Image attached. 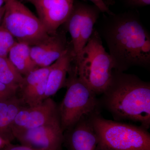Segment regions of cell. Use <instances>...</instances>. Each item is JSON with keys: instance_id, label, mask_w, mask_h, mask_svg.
<instances>
[{"instance_id": "obj_20", "label": "cell", "mask_w": 150, "mask_h": 150, "mask_svg": "<svg viewBox=\"0 0 150 150\" xmlns=\"http://www.w3.org/2000/svg\"><path fill=\"white\" fill-rule=\"evenodd\" d=\"M93 3L94 5L98 8L101 12L108 14L109 15L113 14L103 0H89Z\"/></svg>"}, {"instance_id": "obj_19", "label": "cell", "mask_w": 150, "mask_h": 150, "mask_svg": "<svg viewBox=\"0 0 150 150\" xmlns=\"http://www.w3.org/2000/svg\"><path fill=\"white\" fill-rule=\"evenodd\" d=\"M18 90L6 85L0 81V100L16 95Z\"/></svg>"}, {"instance_id": "obj_15", "label": "cell", "mask_w": 150, "mask_h": 150, "mask_svg": "<svg viewBox=\"0 0 150 150\" xmlns=\"http://www.w3.org/2000/svg\"><path fill=\"white\" fill-rule=\"evenodd\" d=\"M47 79L40 75L31 74L24 78L22 84L19 88L21 98L26 106L40 104L45 100Z\"/></svg>"}, {"instance_id": "obj_7", "label": "cell", "mask_w": 150, "mask_h": 150, "mask_svg": "<svg viewBox=\"0 0 150 150\" xmlns=\"http://www.w3.org/2000/svg\"><path fill=\"white\" fill-rule=\"evenodd\" d=\"M100 12L95 5L82 3L74 4L71 13L65 23L71 35V45L75 56L80 54L91 37Z\"/></svg>"}, {"instance_id": "obj_10", "label": "cell", "mask_w": 150, "mask_h": 150, "mask_svg": "<svg viewBox=\"0 0 150 150\" xmlns=\"http://www.w3.org/2000/svg\"><path fill=\"white\" fill-rule=\"evenodd\" d=\"M58 105L51 98L40 104L25 106L17 114L12 126L14 130H25L42 126L59 116Z\"/></svg>"}, {"instance_id": "obj_3", "label": "cell", "mask_w": 150, "mask_h": 150, "mask_svg": "<svg viewBox=\"0 0 150 150\" xmlns=\"http://www.w3.org/2000/svg\"><path fill=\"white\" fill-rule=\"evenodd\" d=\"M73 62L80 79L97 95L102 94L110 83L115 68L96 30L94 29L79 58Z\"/></svg>"}, {"instance_id": "obj_21", "label": "cell", "mask_w": 150, "mask_h": 150, "mask_svg": "<svg viewBox=\"0 0 150 150\" xmlns=\"http://www.w3.org/2000/svg\"><path fill=\"white\" fill-rule=\"evenodd\" d=\"M2 150H40L35 149L23 146V145H14L11 144V143H9L7 145H6Z\"/></svg>"}, {"instance_id": "obj_9", "label": "cell", "mask_w": 150, "mask_h": 150, "mask_svg": "<svg viewBox=\"0 0 150 150\" xmlns=\"http://www.w3.org/2000/svg\"><path fill=\"white\" fill-rule=\"evenodd\" d=\"M31 3L49 35L67 21L74 4V0H33Z\"/></svg>"}, {"instance_id": "obj_4", "label": "cell", "mask_w": 150, "mask_h": 150, "mask_svg": "<svg viewBox=\"0 0 150 150\" xmlns=\"http://www.w3.org/2000/svg\"><path fill=\"white\" fill-rule=\"evenodd\" d=\"M66 80L67 90L58 112L63 132L72 127L84 117L100 113V100L97 95L78 76L71 64Z\"/></svg>"}, {"instance_id": "obj_1", "label": "cell", "mask_w": 150, "mask_h": 150, "mask_svg": "<svg viewBox=\"0 0 150 150\" xmlns=\"http://www.w3.org/2000/svg\"><path fill=\"white\" fill-rule=\"evenodd\" d=\"M99 35L109 50L115 70L150 66V35L138 17L131 13L110 15Z\"/></svg>"}, {"instance_id": "obj_2", "label": "cell", "mask_w": 150, "mask_h": 150, "mask_svg": "<svg viewBox=\"0 0 150 150\" xmlns=\"http://www.w3.org/2000/svg\"><path fill=\"white\" fill-rule=\"evenodd\" d=\"M100 100L115 121L139 123L150 127V83L132 74L114 70L109 85Z\"/></svg>"}, {"instance_id": "obj_23", "label": "cell", "mask_w": 150, "mask_h": 150, "mask_svg": "<svg viewBox=\"0 0 150 150\" xmlns=\"http://www.w3.org/2000/svg\"><path fill=\"white\" fill-rule=\"evenodd\" d=\"M11 143L7 141L4 139H3L2 137L0 136V150H2L3 148L5 146L8 144L9 143Z\"/></svg>"}, {"instance_id": "obj_11", "label": "cell", "mask_w": 150, "mask_h": 150, "mask_svg": "<svg viewBox=\"0 0 150 150\" xmlns=\"http://www.w3.org/2000/svg\"><path fill=\"white\" fill-rule=\"evenodd\" d=\"M69 46L65 33L57 32L30 46V55L37 67H49L64 53Z\"/></svg>"}, {"instance_id": "obj_13", "label": "cell", "mask_w": 150, "mask_h": 150, "mask_svg": "<svg viewBox=\"0 0 150 150\" xmlns=\"http://www.w3.org/2000/svg\"><path fill=\"white\" fill-rule=\"evenodd\" d=\"M71 45L64 53L51 66L47 78L45 99L54 96L60 89L65 86L68 74L74 60Z\"/></svg>"}, {"instance_id": "obj_18", "label": "cell", "mask_w": 150, "mask_h": 150, "mask_svg": "<svg viewBox=\"0 0 150 150\" xmlns=\"http://www.w3.org/2000/svg\"><path fill=\"white\" fill-rule=\"evenodd\" d=\"M16 40L3 26H0V57H8L9 52Z\"/></svg>"}, {"instance_id": "obj_12", "label": "cell", "mask_w": 150, "mask_h": 150, "mask_svg": "<svg viewBox=\"0 0 150 150\" xmlns=\"http://www.w3.org/2000/svg\"><path fill=\"white\" fill-rule=\"evenodd\" d=\"M93 115L83 117L64 132V144L68 150H96L98 139L92 123Z\"/></svg>"}, {"instance_id": "obj_16", "label": "cell", "mask_w": 150, "mask_h": 150, "mask_svg": "<svg viewBox=\"0 0 150 150\" xmlns=\"http://www.w3.org/2000/svg\"><path fill=\"white\" fill-rule=\"evenodd\" d=\"M30 47L26 43L16 41L8 56L11 63L23 77L38 67L31 58Z\"/></svg>"}, {"instance_id": "obj_24", "label": "cell", "mask_w": 150, "mask_h": 150, "mask_svg": "<svg viewBox=\"0 0 150 150\" xmlns=\"http://www.w3.org/2000/svg\"><path fill=\"white\" fill-rule=\"evenodd\" d=\"M5 8L4 6L0 9V22H1V20L2 18L4 16V13Z\"/></svg>"}, {"instance_id": "obj_5", "label": "cell", "mask_w": 150, "mask_h": 150, "mask_svg": "<svg viewBox=\"0 0 150 150\" xmlns=\"http://www.w3.org/2000/svg\"><path fill=\"white\" fill-rule=\"evenodd\" d=\"M97 137L96 150H150V134L141 126L92 116Z\"/></svg>"}, {"instance_id": "obj_14", "label": "cell", "mask_w": 150, "mask_h": 150, "mask_svg": "<svg viewBox=\"0 0 150 150\" xmlns=\"http://www.w3.org/2000/svg\"><path fill=\"white\" fill-rule=\"evenodd\" d=\"M25 106L17 94L0 100V136L3 139L10 142L14 139L12 132L13 121L20 110Z\"/></svg>"}, {"instance_id": "obj_8", "label": "cell", "mask_w": 150, "mask_h": 150, "mask_svg": "<svg viewBox=\"0 0 150 150\" xmlns=\"http://www.w3.org/2000/svg\"><path fill=\"white\" fill-rule=\"evenodd\" d=\"M64 133L59 115L50 122L38 127L13 131L14 139L21 145L40 150H62Z\"/></svg>"}, {"instance_id": "obj_17", "label": "cell", "mask_w": 150, "mask_h": 150, "mask_svg": "<svg viewBox=\"0 0 150 150\" xmlns=\"http://www.w3.org/2000/svg\"><path fill=\"white\" fill-rule=\"evenodd\" d=\"M24 77L20 74L8 57H0V81L6 85L18 90Z\"/></svg>"}, {"instance_id": "obj_25", "label": "cell", "mask_w": 150, "mask_h": 150, "mask_svg": "<svg viewBox=\"0 0 150 150\" xmlns=\"http://www.w3.org/2000/svg\"><path fill=\"white\" fill-rule=\"evenodd\" d=\"M6 0H0V9L3 7V4L5 3Z\"/></svg>"}, {"instance_id": "obj_22", "label": "cell", "mask_w": 150, "mask_h": 150, "mask_svg": "<svg viewBox=\"0 0 150 150\" xmlns=\"http://www.w3.org/2000/svg\"><path fill=\"white\" fill-rule=\"evenodd\" d=\"M130 5L134 6H145L149 5L150 0H127Z\"/></svg>"}, {"instance_id": "obj_26", "label": "cell", "mask_w": 150, "mask_h": 150, "mask_svg": "<svg viewBox=\"0 0 150 150\" xmlns=\"http://www.w3.org/2000/svg\"><path fill=\"white\" fill-rule=\"evenodd\" d=\"M25 1H27L30 2L31 3L33 0H25Z\"/></svg>"}, {"instance_id": "obj_6", "label": "cell", "mask_w": 150, "mask_h": 150, "mask_svg": "<svg viewBox=\"0 0 150 150\" xmlns=\"http://www.w3.org/2000/svg\"><path fill=\"white\" fill-rule=\"evenodd\" d=\"M2 25L17 42L32 46L49 34L38 17L19 0H6Z\"/></svg>"}]
</instances>
